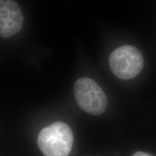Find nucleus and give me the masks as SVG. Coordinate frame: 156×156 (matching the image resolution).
Instances as JSON below:
<instances>
[{
    "mask_svg": "<svg viewBox=\"0 0 156 156\" xmlns=\"http://www.w3.org/2000/svg\"><path fill=\"white\" fill-rule=\"evenodd\" d=\"M23 15L14 0H0V36L9 38L23 28Z\"/></svg>",
    "mask_w": 156,
    "mask_h": 156,
    "instance_id": "4",
    "label": "nucleus"
},
{
    "mask_svg": "<svg viewBox=\"0 0 156 156\" xmlns=\"http://www.w3.org/2000/svg\"><path fill=\"white\" fill-rule=\"evenodd\" d=\"M109 64L113 73L122 80L135 77L143 68L144 60L141 52L130 45L116 48L111 54Z\"/></svg>",
    "mask_w": 156,
    "mask_h": 156,
    "instance_id": "3",
    "label": "nucleus"
},
{
    "mask_svg": "<svg viewBox=\"0 0 156 156\" xmlns=\"http://www.w3.org/2000/svg\"><path fill=\"white\" fill-rule=\"evenodd\" d=\"M75 99L84 112L98 116L106 111L108 100L103 89L88 77L78 79L74 86Z\"/></svg>",
    "mask_w": 156,
    "mask_h": 156,
    "instance_id": "2",
    "label": "nucleus"
},
{
    "mask_svg": "<svg viewBox=\"0 0 156 156\" xmlns=\"http://www.w3.org/2000/svg\"><path fill=\"white\" fill-rule=\"evenodd\" d=\"M133 156H152V155H150V154L147 153H145V152L137 151L134 154Z\"/></svg>",
    "mask_w": 156,
    "mask_h": 156,
    "instance_id": "5",
    "label": "nucleus"
},
{
    "mask_svg": "<svg viewBox=\"0 0 156 156\" xmlns=\"http://www.w3.org/2000/svg\"><path fill=\"white\" fill-rule=\"evenodd\" d=\"M73 142L71 128L62 122L44 128L38 137V147L44 156H69Z\"/></svg>",
    "mask_w": 156,
    "mask_h": 156,
    "instance_id": "1",
    "label": "nucleus"
}]
</instances>
